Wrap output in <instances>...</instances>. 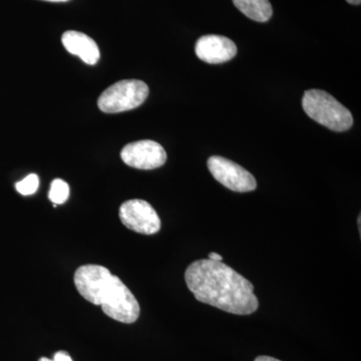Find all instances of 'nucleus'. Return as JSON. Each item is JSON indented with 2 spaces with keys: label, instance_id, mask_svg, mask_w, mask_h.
Wrapping results in <instances>:
<instances>
[{
  "label": "nucleus",
  "instance_id": "f257e3e1",
  "mask_svg": "<svg viewBox=\"0 0 361 361\" xmlns=\"http://www.w3.org/2000/svg\"><path fill=\"white\" fill-rule=\"evenodd\" d=\"M185 280L200 302L237 315L252 314L258 310L253 284L224 263L210 259L195 261L187 268Z\"/></svg>",
  "mask_w": 361,
  "mask_h": 361
},
{
  "label": "nucleus",
  "instance_id": "f03ea898",
  "mask_svg": "<svg viewBox=\"0 0 361 361\" xmlns=\"http://www.w3.org/2000/svg\"><path fill=\"white\" fill-rule=\"evenodd\" d=\"M75 285L85 300L99 305L104 314L116 322L134 323L141 308L134 294L111 271L101 265H84L75 273Z\"/></svg>",
  "mask_w": 361,
  "mask_h": 361
},
{
  "label": "nucleus",
  "instance_id": "7ed1b4c3",
  "mask_svg": "<svg viewBox=\"0 0 361 361\" xmlns=\"http://www.w3.org/2000/svg\"><path fill=\"white\" fill-rule=\"evenodd\" d=\"M303 110L315 122L334 132H345L353 125L348 109L322 90H308L302 97Z\"/></svg>",
  "mask_w": 361,
  "mask_h": 361
},
{
  "label": "nucleus",
  "instance_id": "20e7f679",
  "mask_svg": "<svg viewBox=\"0 0 361 361\" xmlns=\"http://www.w3.org/2000/svg\"><path fill=\"white\" fill-rule=\"evenodd\" d=\"M149 96V87L139 80H125L108 87L97 101L99 110L106 114L122 113L141 106Z\"/></svg>",
  "mask_w": 361,
  "mask_h": 361
},
{
  "label": "nucleus",
  "instance_id": "39448f33",
  "mask_svg": "<svg viewBox=\"0 0 361 361\" xmlns=\"http://www.w3.org/2000/svg\"><path fill=\"white\" fill-rule=\"evenodd\" d=\"M209 171L223 186L239 193L254 191L257 182L250 172L243 167L220 156L209 158Z\"/></svg>",
  "mask_w": 361,
  "mask_h": 361
},
{
  "label": "nucleus",
  "instance_id": "423d86ee",
  "mask_svg": "<svg viewBox=\"0 0 361 361\" xmlns=\"http://www.w3.org/2000/svg\"><path fill=\"white\" fill-rule=\"evenodd\" d=\"M118 215L123 224L132 231L144 235H153L160 231V218L147 201L140 199L126 201L121 206Z\"/></svg>",
  "mask_w": 361,
  "mask_h": 361
},
{
  "label": "nucleus",
  "instance_id": "0eeeda50",
  "mask_svg": "<svg viewBox=\"0 0 361 361\" xmlns=\"http://www.w3.org/2000/svg\"><path fill=\"white\" fill-rule=\"evenodd\" d=\"M126 165L139 170L160 168L167 161V153L159 142L144 140L130 142L121 152Z\"/></svg>",
  "mask_w": 361,
  "mask_h": 361
},
{
  "label": "nucleus",
  "instance_id": "6e6552de",
  "mask_svg": "<svg viewBox=\"0 0 361 361\" xmlns=\"http://www.w3.org/2000/svg\"><path fill=\"white\" fill-rule=\"evenodd\" d=\"M195 52L201 61L217 65L234 58L237 47L234 42L223 35H208L197 40Z\"/></svg>",
  "mask_w": 361,
  "mask_h": 361
},
{
  "label": "nucleus",
  "instance_id": "1a4fd4ad",
  "mask_svg": "<svg viewBox=\"0 0 361 361\" xmlns=\"http://www.w3.org/2000/svg\"><path fill=\"white\" fill-rule=\"evenodd\" d=\"M61 42L66 51L78 56L87 65H96L101 58L97 42L85 33L68 30L63 33Z\"/></svg>",
  "mask_w": 361,
  "mask_h": 361
},
{
  "label": "nucleus",
  "instance_id": "9d476101",
  "mask_svg": "<svg viewBox=\"0 0 361 361\" xmlns=\"http://www.w3.org/2000/svg\"><path fill=\"white\" fill-rule=\"evenodd\" d=\"M233 4L244 16L257 23H266L273 14L269 0H233Z\"/></svg>",
  "mask_w": 361,
  "mask_h": 361
},
{
  "label": "nucleus",
  "instance_id": "9b49d317",
  "mask_svg": "<svg viewBox=\"0 0 361 361\" xmlns=\"http://www.w3.org/2000/svg\"><path fill=\"white\" fill-rule=\"evenodd\" d=\"M68 196H70V187H68V183L61 179L52 180L49 198L54 204V206L65 203L68 200Z\"/></svg>",
  "mask_w": 361,
  "mask_h": 361
},
{
  "label": "nucleus",
  "instance_id": "f8f14e48",
  "mask_svg": "<svg viewBox=\"0 0 361 361\" xmlns=\"http://www.w3.org/2000/svg\"><path fill=\"white\" fill-rule=\"evenodd\" d=\"M39 186V179L37 175L30 174L20 182L16 183V188L18 193L23 196H30L37 191Z\"/></svg>",
  "mask_w": 361,
  "mask_h": 361
},
{
  "label": "nucleus",
  "instance_id": "ddd939ff",
  "mask_svg": "<svg viewBox=\"0 0 361 361\" xmlns=\"http://www.w3.org/2000/svg\"><path fill=\"white\" fill-rule=\"evenodd\" d=\"M39 361H73L70 355L66 351H59L54 356V360H51L47 357L39 358Z\"/></svg>",
  "mask_w": 361,
  "mask_h": 361
},
{
  "label": "nucleus",
  "instance_id": "4468645a",
  "mask_svg": "<svg viewBox=\"0 0 361 361\" xmlns=\"http://www.w3.org/2000/svg\"><path fill=\"white\" fill-rule=\"evenodd\" d=\"M209 259L212 261H216V262H222L223 257L219 255V254L215 253V252H212V253L209 254Z\"/></svg>",
  "mask_w": 361,
  "mask_h": 361
},
{
  "label": "nucleus",
  "instance_id": "2eb2a0df",
  "mask_svg": "<svg viewBox=\"0 0 361 361\" xmlns=\"http://www.w3.org/2000/svg\"><path fill=\"white\" fill-rule=\"evenodd\" d=\"M254 361H280V360H276V358H274V357H270V356L262 355V356H258V357L256 358V360Z\"/></svg>",
  "mask_w": 361,
  "mask_h": 361
},
{
  "label": "nucleus",
  "instance_id": "dca6fc26",
  "mask_svg": "<svg viewBox=\"0 0 361 361\" xmlns=\"http://www.w3.org/2000/svg\"><path fill=\"white\" fill-rule=\"evenodd\" d=\"M348 4H353V6H360L361 0H346Z\"/></svg>",
  "mask_w": 361,
  "mask_h": 361
},
{
  "label": "nucleus",
  "instance_id": "f3484780",
  "mask_svg": "<svg viewBox=\"0 0 361 361\" xmlns=\"http://www.w3.org/2000/svg\"><path fill=\"white\" fill-rule=\"evenodd\" d=\"M44 1H51V2H66V1H68V0H44Z\"/></svg>",
  "mask_w": 361,
  "mask_h": 361
}]
</instances>
